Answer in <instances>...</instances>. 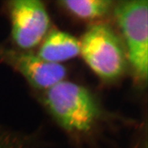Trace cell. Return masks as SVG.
Returning a JSON list of instances; mask_svg holds the SVG:
<instances>
[{
	"label": "cell",
	"instance_id": "8992f818",
	"mask_svg": "<svg viewBox=\"0 0 148 148\" xmlns=\"http://www.w3.org/2000/svg\"><path fill=\"white\" fill-rule=\"evenodd\" d=\"M80 53V41L66 32L53 30L46 37L37 56L51 63L59 64Z\"/></svg>",
	"mask_w": 148,
	"mask_h": 148
},
{
	"label": "cell",
	"instance_id": "6da1fadb",
	"mask_svg": "<svg viewBox=\"0 0 148 148\" xmlns=\"http://www.w3.org/2000/svg\"><path fill=\"white\" fill-rule=\"evenodd\" d=\"M45 101L57 122L70 132L89 131L99 115L88 90L71 82L62 80L46 90Z\"/></svg>",
	"mask_w": 148,
	"mask_h": 148
},
{
	"label": "cell",
	"instance_id": "5b68a950",
	"mask_svg": "<svg viewBox=\"0 0 148 148\" xmlns=\"http://www.w3.org/2000/svg\"><path fill=\"white\" fill-rule=\"evenodd\" d=\"M0 59L14 67L37 89L48 90L66 76V69L62 65L45 61L30 52L0 48Z\"/></svg>",
	"mask_w": 148,
	"mask_h": 148
},
{
	"label": "cell",
	"instance_id": "52a82bcc",
	"mask_svg": "<svg viewBox=\"0 0 148 148\" xmlns=\"http://www.w3.org/2000/svg\"><path fill=\"white\" fill-rule=\"evenodd\" d=\"M59 3L75 16L84 20L103 17L114 6L110 0H62Z\"/></svg>",
	"mask_w": 148,
	"mask_h": 148
},
{
	"label": "cell",
	"instance_id": "3957f363",
	"mask_svg": "<svg viewBox=\"0 0 148 148\" xmlns=\"http://www.w3.org/2000/svg\"><path fill=\"white\" fill-rule=\"evenodd\" d=\"M147 0L119 1L114 14L123 35L130 63L142 80L147 78Z\"/></svg>",
	"mask_w": 148,
	"mask_h": 148
},
{
	"label": "cell",
	"instance_id": "7a4b0ae2",
	"mask_svg": "<svg viewBox=\"0 0 148 148\" xmlns=\"http://www.w3.org/2000/svg\"><path fill=\"white\" fill-rule=\"evenodd\" d=\"M80 46L82 57L100 78L113 80L122 75L127 65L126 51L110 26H91L83 35Z\"/></svg>",
	"mask_w": 148,
	"mask_h": 148
},
{
	"label": "cell",
	"instance_id": "277c9868",
	"mask_svg": "<svg viewBox=\"0 0 148 148\" xmlns=\"http://www.w3.org/2000/svg\"><path fill=\"white\" fill-rule=\"evenodd\" d=\"M12 36L18 47L28 49L42 40L50 25L43 3L38 0H14L9 3Z\"/></svg>",
	"mask_w": 148,
	"mask_h": 148
}]
</instances>
